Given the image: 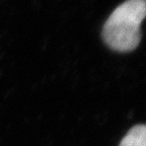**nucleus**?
<instances>
[{"instance_id": "f257e3e1", "label": "nucleus", "mask_w": 146, "mask_h": 146, "mask_svg": "<svg viewBox=\"0 0 146 146\" xmlns=\"http://www.w3.org/2000/svg\"><path fill=\"white\" fill-rule=\"evenodd\" d=\"M146 17V0H126L106 21L103 39L110 48L127 53L135 50L141 40L140 25Z\"/></svg>"}, {"instance_id": "f03ea898", "label": "nucleus", "mask_w": 146, "mask_h": 146, "mask_svg": "<svg viewBox=\"0 0 146 146\" xmlns=\"http://www.w3.org/2000/svg\"><path fill=\"white\" fill-rule=\"evenodd\" d=\"M119 146H146V125L131 128Z\"/></svg>"}]
</instances>
